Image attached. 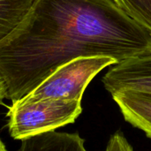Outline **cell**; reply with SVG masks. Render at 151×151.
<instances>
[{
  "instance_id": "obj_9",
  "label": "cell",
  "mask_w": 151,
  "mask_h": 151,
  "mask_svg": "<svg viewBox=\"0 0 151 151\" xmlns=\"http://www.w3.org/2000/svg\"><path fill=\"white\" fill-rule=\"evenodd\" d=\"M104 151H134V149L125 134L117 131L110 137Z\"/></svg>"
},
{
  "instance_id": "obj_2",
  "label": "cell",
  "mask_w": 151,
  "mask_h": 151,
  "mask_svg": "<svg viewBox=\"0 0 151 151\" xmlns=\"http://www.w3.org/2000/svg\"><path fill=\"white\" fill-rule=\"evenodd\" d=\"M81 112V101L78 100H19L12 103L7 113L9 134L21 141L72 124Z\"/></svg>"
},
{
  "instance_id": "obj_6",
  "label": "cell",
  "mask_w": 151,
  "mask_h": 151,
  "mask_svg": "<svg viewBox=\"0 0 151 151\" xmlns=\"http://www.w3.org/2000/svg\"><path fill=\"white\" fill-rule=\"evenodd\" d=\"M19 151H88L85 141L78 133L56 130L21 140Z\"/></svg>"
},
{
  "instance_id": "obj_8",
  "label": "cell",
  "mask_w": 151,
  "mask_h": 151,
  "mask_svg": "<svg viewBox=\"0 0 151 151\" xmlns=\"http://www.w3.org/2000/svg\"><path fill=\"white\" fill-rule=\"evenodd\" d=\"M135 21L151 32V0H116Z\"/></svg>"
},
{
  "instance_id": "obj_10",
  "label": "cell",
  "mask_w": 151,
  "mask_h": 151,
  "mask_svg": "<svg viewBox=\"0 0 151 151\" xmlns=\"http://www.w3.org/2000/svg\"><path fill=\"white\" fill-rule=\"evenodd\" d=\"M6 98V92H5V88L3 81L0 78V104H3V101Z\"/></svg>"
},
{
  "instance_id": "obj_4",
  "label": "cell",
  "mask_w": 151,
  "mask_h": 151,
  "mask_svg": "<svg viewBox=\"0 0 151 151\" xmlns=\"http://www.w3.org/2000/svg\"><path fill=\"white\" fill-rule=\"evenodd\" d=\"M102 82L111 96L122 91L151 94V48L112 65Z\"/></svg>"
},
{
  "instance_id": "obj_7",
  "label": "cell",
  "mask_w": 151,
  "mask_h": 151,
  "mask_svg": "<svg viewBox=\"0 0 151 151\" xmlns=\"http://www.w3.org/2000/svg\"><path fill=\"white\" fill-rule=\"evenodd\" d=\"M34 2L35 0H0V42L16 28Z\"/></svg>"
},
{
  "instance_id": "obj_3",
  "label": "cell",
  "mask_w": 151,
  "mask_h": 151,
  "mask_svg": "<svg viewBox=\"0 0 151 151\" xmlns=\"http://www.w3.org/2000/svg\"><path fill=\"white\" fill-rule=\"evenodd\" d=\"M117 61L108 57L80 58L57 69L22 101L34 102L46 99L81 101L90 81L104 68Z\"/></svg>"
},
{
  "instance_id": "obj_5",
  "label": "cell",
  "mask_w": 151,
  "mask_h": 151,
  "mask_svg": "<svg viewBox=\"0 0 151 151\" xmlns=\"http://www.w3.org/2000/svg\"><path fill=\"white\" fill-rule=\"evenodd\" d=\"M111 96L124 119L151 139V94L122 91Z\"/></svg>"
},
{
  "instance_id": "obj_1",
  "label": "cell",
  "mask_w": 151,
  "mask_h": 151,
  "mask_svg": "<svg viewBox=\"0 0 151 151\" xmlns=\"http://www.w3.org/2000/svg\"><path fill=\"white\" fill-rule=\"evenodd\" d=\"M151 48V32L116 0H35L0 42V78L12 103L65 64L108 57L118 63Z\"/></svg>"
},
{
  "instance_id": "obj_11",
  "label": "cell",
  "mask_w": 151,
  "mask_h": 151,
  "mask_svg": "<svg viewBox=\"0 0 151 151\" xmlns=\"http://www.w3.org/2000/svg\"><path fill=\"white\" fill-rule=\"evenodd\" d=\"M0 151H6L5 146L4 144V142H2V140L0 139Z\"/></svg>"
}]
</instances>
